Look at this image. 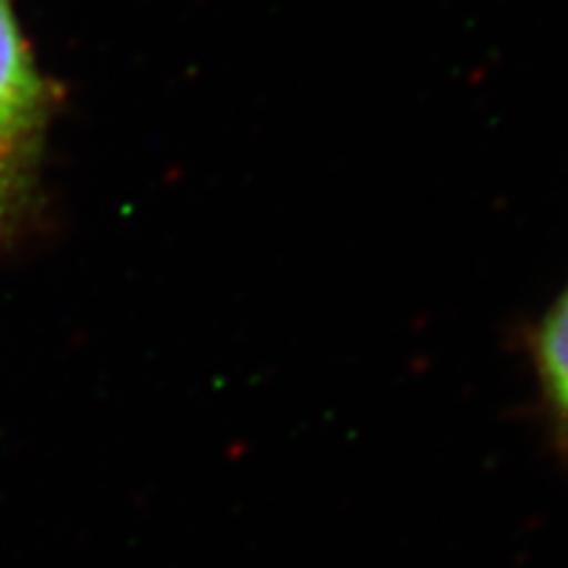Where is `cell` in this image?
<instances>
[{"mask_svg":"<svg viewBox=\"0 0 568 568\" xmlns=\"http://www.w3.org/2000/svg\"><path fill=\"white\" fill-rule=\"evenodd\" d=\"M53 116V90L17 13L0 0V245L30 230L40 213L42 155Z\"/></svg>","mask_w":568,"mask_h":568,"instance_id":"cell-1","label":"cell"},{"mask_svg":"<svg viewBox=\"0 0 568 568\" xmlns=\"http://www.w3.org/2000/svg\"><path fill=\"white\" fill-rule=\"evenodd\" d=\"M539 361L552 403L568 416V295L560 301L539 337Z\"/></svg>","mask_w":568,"mask_h":568,"instance_id":"cell-2","label":"cell"}]
</instances>
